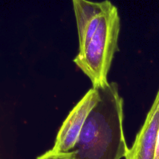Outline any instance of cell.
Here are the masks:
<instances>
[{"instance_id":"obj_1","label":"cell","mask_w":159,"mask_h":159,"mask_svg":"<svg viewBox=\"0 0 159 159\" xmlns=\"http://www.w3.org/2000/svg\"><path fill=\"white\" fill-rule=\"evenodd\" d=\"M76 20L79 49L73 60L89 78L93 88L107 84L114 54L119 51L120 18L109 1H72Z\"/></svg>"},{"instance_id":"obj_2","label":"cell","mask_w":159,"mask_h":159,"mask_svg":"<svg viewBox=\"0 0 159 159\" xmlns=\"http://www.w3.org/2000/svg\"><path fill=\"white\" fill-rule=\"evenodd\" d=\"M99 100L90 111L73 148L63 159H120L129 148L123 131V99L115 82L96 88Z\"/></svg>"},{"instance_id":"obj_3","label":"cell","mask_w":159,"mask_h":159,"mask_svg":"<svg viewBox=\"0 0 159 159\" xmlns=\"http://www.w3.org/2000/svg\"><path fill=\"white\" fill-rule=\"evenodd\" d=\"M99 100L98 89H90L75 106L63 121L52 148L58 153H67L74 147L90 111Z\"/></svg>"},{"instance_id":"obj_4","label":"cell","mask_w":159,"mask_h":159,"mask_svg":"<svg viewBox=\"0 0 159 159\" xmlns=\"http://www.w3.org/2000/svg\"><path fill=\"white\" fill-rule=\"evenodd\" d=\"M159 130V89L140 130L125 159H154L155 148Z\"/></svg>"},{"instance_id":"obj_5","label":"cell","mask_w":159,"mask_h":159,"mask_svg":"<svg viewBox=\"0 0 159 159\" xmlns=\"http://www.w3.org/2000/svg\"><path fill=\"white\" fill-rule=\"evenodd\" d=\"M37 159H63L61 153H58L53 150H50L43 155L37 157Z\"/></svg>"},{"instance_id":"obj_6","label":"cell","mask_w":159,"mask_h":159,"mask_svg":"<svg viewBox=\"0 0 159 159\" xmlns=\"http://www.w3.org/2000/svg\"><path fill=\"white\" fill-rule=\"evenodd\" d=\"M154 159H159V130L158 132V135H157V141H156Z\"/></svg>"}]
</instances>
